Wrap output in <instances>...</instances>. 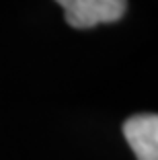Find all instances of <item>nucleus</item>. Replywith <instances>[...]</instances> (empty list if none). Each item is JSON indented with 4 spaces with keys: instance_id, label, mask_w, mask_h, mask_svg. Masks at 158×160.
Instances as JSON below:
<instances>
[{
    "instance_id": "1",
    "label": "nucleus",
    "mask_w": 158,
    "mask_h": 160,
    "mask_svg": "<svg viewBox=\"0 0 158 160\" xmlns=\"http://www.w3.org/2000/svg\"><path fill=\"white\" fill-rule=\"evenodd\" d=\"M64 8V19L74 29H90L115 23L127 10V0H56Z\"/></svg>"
},
{
    "instance_id": "2",
    "label": "nucleus",
    "mask_w": 158,
    "mask_h": 160,
    "mask_svg": "<svg viewBox=\"0 0 158 160\" xmlns=\"http://www.w3.org/2000/svg\"><path fill=\"white\" fill-rule=\"evenodd\" d=\"M121 132L138 160H158V117L154 113L131 115Z\"/></svg>"
}]
</instances>
